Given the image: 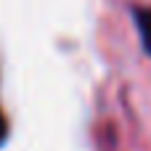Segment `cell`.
I'll use <instances>...</instances> for the list:
<instances>
[{
  "instance_id": "obj_1",
  "label": "cell",
  "mask_w": 151,
  "mask_h": 151,
  "mask_svg": "<svg viewBox=\"0 0 151 151\" xmlns=\"http://www.w3.org/2000/svg\"><path fill=\"white\" fill-rule=\"evenodd\" d=\"M130 13H133V24H135L138 35H141V45L151 56V8L149 5H133Z\"/></svg>"
},
{
  "instance_id": "obj_2",
  "label": "cell",
  "mask_w": 151,
  "mask_h": 151,
  "mask_svg": "<svg viewBox=\"0 0 151 151\" xmlns=\"http://www.w3.org/2000/svg\"><path fill=\"white\" fill-rule=\"evenodd\" d=\"M5 138H8V122H5V117H3V111H0V146L5 143Z\"/></svg>"
}]
</instances>
